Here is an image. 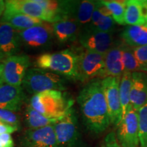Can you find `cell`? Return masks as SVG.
<instances>
[{"label": "cell", "instance_id": "cell-1", "mask_svg": "<svg viewBox=\"0 0 147 147\" xmlns=\"http://www.w3.org/2000/svg\"><path fill=\"white\" fill-rule=\"evenodd\" d=\"M77 102L88 131L97 135L107 129L111 122L100 78L93 79L84 86L79 92Z\"/></svg>", "mask_w": 147, "mask_h": 147}, {"label": "cell", "instance_id": "cell-2", "mask_svg": "<svg viewBox=\"0 0 147 147\" xmlns=\"http://www.w3.org/2000/svg\"><path fill=\"white\" fill-rule=\"evenodd\" d=\"M78 53L70 49L42 53L36 64L38 68L55 72L67 79L78 80Z\"/></svg>", "mask_w": 147, "mask_h": 147}, {"label": "cell", "instance_id": "cell-3", "mask_svg": "<svg viewBox=\"0 0 147 147\" xmlns=\"http://www.w3.org/2000/svg\"><path fill=\"white\" fill-rule=\"evenodd\" d=\"M74 103V100L67 93L52 90L33 95L29 101V105L48 118L59 119L72 108Z\"/></svg>", "mask_w": 147, "mask_h": 147}, {"label": "cell", "instance_id": "cell-4", "mask_svg": "<svg viewBox=\"0 0 147 147\" xmlns=\"http://www.w3.org/2000/svg\"><path fill=\"white\" fill-rule=\"evenodd\" d=\"M66 83L67 78L58 74L40 68H31L25 74L22 87L29 94L35 95L52 90L63 91Z\"/></svg>", "mask_w": 147, "mask_h": 147}, {"label": "cell", "instance_id": "cell-5", "mask_svg": "<svg viewBox=\"0 0 147 147\" xmlns=\"http://www.w3.org/2000/svg\"><path fill=\"white\" fill-rule=\"evenodd\" d=\"M57 147H86L78 125L76 110L71 108L54 124Z\"/></svg>", "mask_w": 147, "mask_h": 147}, {"label": "cell", "instance_id": "cell-6", "mask_svg": "<svg viewBox=\"0 0 147 147\" xmlns=\"http://www.w3.org/2000/svg\"><path fill=\"white\" fill-rule=\"evenodd\" d=\"M22 47L27 51L36 52L47 50L55 38L53 23L44 22L41 25L18 31Z\"/></svg>", "mask_w": 147, "mask_h": 147}, {"label": "cell", "instance_id": "cell-7", "mask_svg": "<svg viewBox=\"0 0 147 147\" xmlns=\"http://www.w3.org/2000/svg\"><path fill=\"white\" fill-rule=\"evenodd\" d=\"M78 80L82 82L102 78L105 67V55L83 50L78 53Z\"/></svg>", "mask_w": 147, "mask_h": 147}, {"label": "cell", "instance_id": "cell-8", "mask_svg": "<svg viewBox=\"0 0 147 147\" xmlns=\"http://www.w3.org/2000/svg\"><path fill=\"white\" fill-rule=\"evenodd\" d=\"M117 138L122 147H138L139 124L138 110L131 106L117 126Z\"/></svg>", "mask_w": 147, "mask_h": 147}, {"label": "cell", "instance_id": "cell-9", "mask_svg": "<svg viewBox=\"0 0 147 147\" xmlns=\"http://www.w3.org/2000/svg\"><path fill=\"white\" fill-rule=\"evenodd\" d=\"M120 77H106L102 80L104 96L108 106L111 124L118 126L123 118L119 85Z\"/></svg>", "mask_w": 147, "mask_h": 147}, {"label": "cell", "instance_id": "cell-10", "mask_svg": "<svg viewBox=\"0 0 147 147\" xmlns=\"http://www.w3.org/2000/svg\"><path fill=\"white\" fill-rule=\"evenodd\" d=\"M113 34L99 32L87 26L81 29L78 39L86 50L106 55L115 44Z\"/></svg>", "mask_w": 147, "mask_h": 147}, {"label": "cell", "instance_id": "cell-11", "mask_svg": "<svg viewBox=\"0 0 147 147\" xmlns=\"http://www.w3.org/2000/svg\"><path fill=\"white\" fill-rule=\"evenodd\" d=\"M30 59L27 55H16L3 61V79L5 83L21 87L30 66Z\"/></svg>", "mask_w": 147, "mask_h": 147}, {"label": "cell", "instance_id": "cell-12", "mask_svg": "<svg viewBox=\"0 0 147 147\" xmlns=\"http://www.w3.org/2000/svg\"><path fill=\"white\" fill-rule=\"evenodd\" d=\"M20 147H57L54 125L45 127L27 129L20 139Z\"/></svg>", "mask_w": 147, "mask_h": 147}, {"label": "cell", "instance_id": "cell-13", "mask_svg": "<svg viewBox=\"0 0 147 147\" xmlns=\"http://www.w3.org/2000/svg\"><path fill=\"white\" fill-rule=\"evenodd\" d=\"M5 10L39 18L47 23H55L52 14L46 11L35 0H8L5 1Z\"/></svg>", "mask_w": 147, "mask_h": 147}, {"label": "cell", "instance_id": "cell-14", "mask_svg": "<svg viewBox=\"0 0 147 147\" xmlns=\"http://www.w3.org/2000/svg\"><path fill=\"white\" fill-rule=\"evenodd\" d=\"M22 47L18 30L8 23L0 22V59L17 55Z\"/></svg>", "mask_w": 147, "mask_h": 147}, {"label": "cell", "instance_id": "cell-15", "mask_svg": "<svg viewBox=\"0 0 147 147\" xmlns=\"http://www.w3.org/2000/svg\"><path fill=\"white\" fill-rule=\"evenodd\" d=\"M23 87L3 83L0 85V108L12 112L19 111L25 102Z\"/></svg>", "mask_w": 147, "mask_h": 147}, {"label": "cell", "instance_id": "cell-16", "mask_svg": "<svg viewBox=\"0 0 147 147\" xmlns=\"http://www.w3.org/2000/svg\"><path fill=\"white\" fill-rule=\"evenodd\" d=\"M123 45L115 42L111 49L105 55V67L102 79L106 77H121L124 72L123 63Z\"/></svg>", "mask_w": 147, "mask_h": 147}, {"label": "cell", "instance_id": "cell-17", "mask_svg": "<svg viewBox=\"0 0 147 147\" xmlns=\"http://www.w3.org/2000/svg\"><path fill=\"white\" fill-rule=\"evenodd\" d=\"M146 102L147 73L135 71L132 73L130 104L134 109L138 110Z\"/></svg>", "mask_w": 147, "mask_h": 147}, {"label": "cell", "instance_id": "cell-18", "mask_svg": "<svg viewBox=\"0 0 147 147\" xmlns=\"http://www.w3.org/2000/svg\"><path fill=\"white\" fill-rule=\"evenodd\" d=\"M92 29L99 32L113 34L116 28V23L109 10L101 1H96L95 8L89 25Z\"/></svg>", "mask_w": 147, "mask_h": 147}, {"label": "cell", "instance_id": "cell-19", "mask_svg": "<svg viewBox=\"0 0 147 147\" xmlns=\"http://www.w3.org/2000/svg\"><path fill=\"white\" fill-rule=\"evenodd\" d=\"M53 27L55 38L59 43L62 45L76 41L81 30L78 23L70 19L53 23Z\"/></svg>", "mask_w": 147, "mask_h": 147}, {"label": "cell", "instance_id": "cell-20", "mask_svg": "<svg viewBox=\"0 0 147 147\" xmlns=\"http://www.w3.org/2000/svg\"><path fill=\"white\" fill-rule=\"evenodd\" d=\"M96 1L84 0L72 1L70 11V20L78 23L80 28L89 26L95 8Z\"/></svg>", "mask_w": 147, "mask_h": 147}, {"label": "cell", "instance_id": "cell-21", "mask_svg": "<svg viewBox=\"0 0 147 147\" xmlns=\"http://www.w3.org/2000/svg\"><path fill=\"white\" fill-rule=\"evenodd\" d=\"M0 22L8 23L16 30L22 31L41 25L45 21L18 12L5 10Z\"/></svg>", "mask_w": 147, "mask_h": 147}, {"label": "cell", "instance_id": "cell-22", "mask_svg": "<svg viewBox=\"0 0 147 147\" xmlns=\"http://www.w3.org/2000/svg\"><path fill=\"white\" fill-rule=\"evenodd\" d=\"M146 0L125 1V21L128 25H145Z\"/></svg>", "mask_w": 147, "mask_h": 147}, {"label": "cell", "instance_id": "cell-23", "mask_svg": "<svg viewBox=\"0 0 147 147\" xmlns=\"http://www.w3.org/2000/svg\"><path fill=\"white\" fill-rule=\"evenodd\" d=\"M124 44L136 48L147 45V27L144 25H128L121 34Z\"/></svg>", "mask_w": 147, "mask_h": 147}, {"label": "cell", "instance_id": "cell-24", "mask_svg": "<svg viewBox=\"0 0 147 147\" xmlns=\"http://www.w3.org/2000/svg\"><path fill=\"white\" fill-rule=\"evenodd\" d=\"M25 123L28 129H36L53 125L61 119H51L42 115L35 110L30 105L27 106L25 113Z\"/></svg>", "mask_w": 147, "mask_h": 147}, {"label": "cell", "instance_id": "cell-25", "mask_svg": "<svg viewBox=\"0 0 147 147\" xmlns=\"http://www.w3.org/2000/svg\"><path fill=\"white\" fill-rule=\"evenodd\" d=\"M132 84V73L124 71L121 78L119 85V93L123 117L125 115L131 105L130 104V93Z\"/></svg>", "mask_w": 147, "mask_h": 147}, {"label": "cell", "instance_id": "cell-26", "mask_svg": "<svg viewBox=\"0 0 147 147\" xmlns=\"http://www.w3.org/2000/svg\"><path fill=\"white\" fill-rule=\"evenodd\" d=\"M101 2L109 10L116 23L120 25H126L125 21V1L111 0V1H101Z\"/></svg>", "mask_w": 147, "mask_h": 147}, {"label": "cell", "instance_id": "cell-27", "mask_svg": "<svg viewBox=\"0 0 147 147\" xmlns=\"http://www.w3.org/2000/svg\"><path fill=\"white\" fill-rule=\"evenodd\" d=\"M123 63L124 71L135 72V71H142L146 72L138 60L136 59L133 53V48L128 47L123 44Z\"/></svg>", "mask_w": 147, "mask_h": 147}, {"label": "cell", "instance_id": "cell-28", "mask_svg": "<svg viewBox=\"0 0 147 147\" xmlns=\"http://www.w3.org/2000/svg\"><path fill=\"white\" fill-rule=\"evenodd\" d=\"M140 147H147V102L138 110Z\"/></svg>", "mask_w": 147, "mask_h": 147}, {"label": "cell", "instance_id": "cell-29", "mask_svg": "<svg viewBox=\"0 0 147 147\" xmlns=\"http://www.w3.org/2000/svg\"><path fill=\"white\" fill-rule=\"evenodd\" d=\"M0 121L12 125L20 127L19 117L10 110L0 108Z\"/></svg>", "mask_w": 147, "mask_h": 147}, {"label": "cell", "instance_id": "cell-30", "mask_svg": "<svg viewBox=\"0 0 147 147\" xmlns=\"http://www.w3.org/2000/svg\"><path fill=\"white\" fill-rule=\"evenodd\" d=\"M134 56L147 72V45L133 48Z\"/></svg>", "mask_w": 147, "mask_h": 147}, {"label": "cell", "instance_id": "cell-31", "mask_svg": "<svg viewBox=\"0 0 147 147\" xmlns=\"http://www.w3.org/2000/svg\"><path fill=\"white\" fill-rule=\"evenodd\" d=\"M101 147H122L117 140L115 131L108 133L104 138Z\"/></svg>", "mask_w": 147, "mask_h": 147}, {"label": "cell", "instance_id": "cell-32", "mask_svg": "<svg viewBox=\"0 0 147 147\" xmlns=\"http://www.w3.org/2000/svg\"><path fill=\"white\" fill-rule=\"evenodd\" d=\"M20 127L12 125L0 121V135L3 134H12L19 129Z\"/></svg>", "mask_w": 147, "mask_h": 147}, {"label": "cell", "instance_id": "cell-33", "mask_svg": "<svg viewBox=\"0 0 147 147\" xmlns=\"http://www.w3.org/2000/svg\"><path fill=\"white\" fill-rule=\"evenodd\" d=\"M0 144L1 147H14V143L11 134H3L0 135Z\"/></svg>", "mask_w": 147, "mask_h": 147}, {"label": "cell", "instance_id": "cell-34", "mask_svg": "<svg viewBox=\"0 0 147 147\" xmlns=\"http://www.w3.org/2000/svg\"><path fill=\"white\" fill-rule=\"evenodd\" d=\"M5 11V1L0 0V19Z\"/></svg>", "mask_w": 147, "mask_h": 147}, {"label": "cell", "instance_id": "cell-35", "mask_svg": "<svg viewBox=\"0 0 147 147\" xmlns=\"http://www.w3.org/2000/svg\"><path fill=\"white\" fill-rule=\"evenodd\" d=\"M145 27H147V0H146V14H145Z\"/></svg>", "mask_w": 147, "mask_h": 147}, {"label": "cell", "instance_id": "cell-36", "mask_svg": "<svg viewBox=\"0 0 147 147\" xmlns=\"http://www.w3.org/2000/svg\"><path fill=\"white\" fill-rule=\"evenodd\" d=\"M3 69V63H1V62H0V77L2 76Z\"/></svg>", "mask_w": 147, "mask_h": 147}, {"label": "cell", "instance_id": "cell-37", "mask_svg": "<svg viewBox=\"0 0 147 147\" xmlns=\"http://www.w3.org/2000/svg\"><path fill=\"white\" fill-rule=\"evenodd\" d=\"M3 82H3V77L1 76V77H0V85H1V84H2Z\"/></svg>", "mask_w": 147, "mask_h": 147}, {"label": "cell", "instance_id": "cell-38", "mask_svg": "<svg viewBox=\"0 0 147 147\" xmlns=\"http://www.w3.org/2000/svg\"><path fill=\"white\" fill-rule=\"evenodd\" d=\"M0 147H1V144H0Z\"/></svg>", "mask_w": 147, "mask_h": 147}, {"label": "cell", "instance_id": "cell-39", "mask_svg": "<svg viewBox=\"0 0 147 147\" xmlns=\"http://www.w3.org/2000/svg\"><path fill=\"white\" fill-rule=\"evenodd\" d=\"M0 61H1V59H0Z\"/></svg>", "mask_w": 147, "mask_h": 147}]
</instances>
